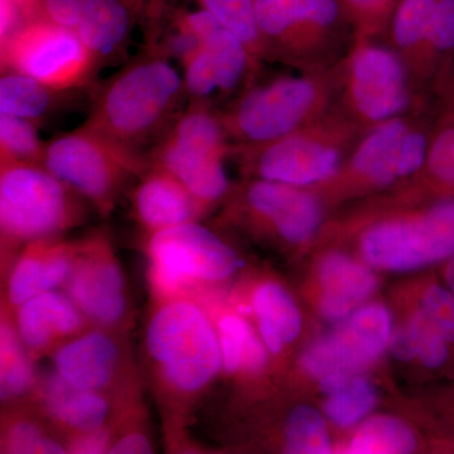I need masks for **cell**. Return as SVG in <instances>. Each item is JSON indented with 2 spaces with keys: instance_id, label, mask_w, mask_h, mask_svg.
Listing matches in <instances>:
<instances>
[{
  "instance_id": "cell-1",
  "label": "cell",
  "mask_w": 454,
  "mask_h": 454,
  "mask_svg": "<svg viewBox=\"0 0 454 454\" xmlns=\"http://www.w3.org/2000/svg\"><path fill=\"white\" fill-rule=\"evenodd\" d=\"M186 98L184 77L170 59L145 49L98 90L83 124L142 152L162 138Z\"/></svg>"
},
{
  "instance_id": "cell-2",
  "label": "cell",
  "mask_w": 454,
  "mask_h": 454,
  "mask_svg": "<svg viewBox=\"0 0 454 454\" xmlns=\"http://www.w3.org/2000/svg\"><path fill=\"white\" fill-rule=\"evenodd\" d=\"M149 166L151 160L142 152L85 124L50 140L43 160L44 168L101 212L113 207L125 182Z\"/></svg>"
},
{
  "instance_id": "cell-3",
  "label": "cell",
  "mask_w": 454,
  "mask_h": 454,
  "mask_svg": "<svg viewBox=\"0 0 454 454\" xmlns=\"http://www.w3.org/2000/svg\"><path fill=\"white\" fill-rule=\"evenodd\" d=\"M146 349L164 380L182 393H197L223 366L219 333L195 303L160 307L146 328Z\"/></svg>"
},
{
  "instance_id": "cell-4",
  "label": "cell",
  "mask_w": 454,
  "mask_h": 454,
  "mask_svg": "<svg viewBox=\"0 0 454 454\" xmlns=\"http://www.w3.org/2000/svg\"><path fill=\"white\" fill-rule=\"evenodd\" d=\"M229 137L211 106L190 104L154 145L151 162L163 167L207 207L229 190Z\"/></svg>"
},
{
  "instance_id": "cell-5",
  "label": "cell",
  "mask_w": 454,
  "mask_h": 454,
  "mask_svg": "<svg viewBox=\"0 0 454 454\" xmlns=\"http://www.w3.org/2000/svg\"><path fill=\"white\" fill-rule=\"evenodd\" d=\"M76 193L42 164H2L0 225L17 241L59 234L80 217Z\"/></svg>"
},
{
  "instance_id": "cell-6",
  "label": "cell",
  "mask_w": 454,
  "mask_h": 454,
  "mask_svg": "<svg viewBox=\"0 0 454 454\" xmlns=\"http://www.w3.org/2000/svg\"><path fill=\"white\" fill-rule=\"evenodd\" d=\"M321 91L309 77H279L252 86L219 114L229 139L265 145L301 129L316 112Z\"/></svg>"
},
{
  "instance_id": "cell-7",
  "label": "cell",
  "mask_w": 454,
  "mask_h": 454,
  "mask_svg": "<svg viewBox=\"0 0 454 454\" xmlns=\"http://www.w3.org/2000/svg\"><path fill=\"white\" fill-rule=\"evenodd\" d=\"M100 64L74 32L38 20L2 42V71L31 76L57 90H82Z\"/></svg>"
},
{
  "instance_id": "cell-8",
  "label": "cell",
  "mask_w": 454,
  "mask_h": 454,
  "mask_svg": "<svg viewBox=\"0 0 454 454\" xmlns=\"http://www.w3.org/2000/svg\"><path fill=\"white\" fill-rule=\"evenodd\" d=\"M367 262L389 270H411L446 262L454 254V196H439L411 219L387 221L363 239Z\"/></svg>"
},
{
  "instance_id": "cell-9",
  "label": "cell",
  "mask_w": 454,
  "mask_h": 454,
  "mask_svg": "<svg viewBox=\"0 0 454 454\" xmlns=\"http://www.w3.org/2000/svg\"><path fill=\"white\" fill-rule=\"evenodd\" d=\"M148 252L158 286L166 291L226 279L241 267L234 250L197 221L154 232Z\"/></svg>"
},
{
  "instance_id": "cell-10",
  "label": "cell",
  "mask_w": 454,
  "mask_h": 454,
  "mask_svg": "<svg viewBox=\"0 0 454 454\" xmlns=\"http://www.w3.org/2000/svg\"><path fill=\"white\" fill-rule=\"evenodd\" d=\"M389 340V312L381 304H370L339 331L316 340L304 352L301 365L318 379L333 373L356 375L381 356Z\"/></svg>"
},
{
  "instance_id": "cell-11",
  "label": "cell",
  "mask_w": 454,
  "mask_h": 454,
  "mask_svg": "<svg viewBox=\"0 0 454 454\" xmlns=\"http://www.w3.org/2000/svg\"><path fill=\"white\" fill-rule=\"evenodd\" d=\"M324 134L300 129L265 145L245 146L260 179L301 187L330 178L339 169L340 151Z\"/></svg>"
},
{
  "instance_id": "cell-12",
  "label": "cell",
  "mask_w": 454,
  "mask_h": 454,
  "mask_svg": "<svg viewBox=\"0 0 454 454\" xmlns=\"http://www.w3.org/2000/svg\"><path fill=\"white\" fill-rule=\"evenodd\" d=\"M349 97L356 112L372 122L397 118L409 100L404 65L391 51L358 47L349 61Z\"/></svg>"
},
{
  "instance_id": "cell-13",
  "label": "cell",
  "mask_w": 454,
  "mask_h": 454,
  "mask_svg": "<svg viewBox=\"0 0 454 454\" xmlns=\"http://www.w3.org/2000/svg\"><path fill=\"white\" fill-rule=\"evenodd\" d=\"M42 14L74 32L100 65L124 52L136 23L122 0H42Z\"/></svg>"
},
{
  "instance_id": "cell-14",
  "label": "cell",
  "mask_w": 454,
  "mask_h": 454,
  "mask_svg": "<svg viewBox=\"0 0 454 454\" xmlns=\"http://www.w3.org/2000/svg\"><path fill=\"white\" fill-rule=\"evenodd\" d=\"M432 136L400 118L380 122L358 145L352 167L376 186H387L426 166Z\"/></svg>"
},
{
  "instance_id": "cell-15",
  "label": "cell",
  "mask_w": 454,
  "mask_h": 454,
  "mask_svg": "<svg viewBox=\"0 0 454 454\" xmlns=\"http://www.w3.org/2000/svg\"><path fill=\"white\" fill-rule=\"evenodd\" d=\"M67 289L83 315L98 324L115 325L127 312L124 276L106 249L91 250L73 264Z\"/></svg>"
},
{
  "instance_id": "cell-16",
  "label": "cell",
  "mask_w": 454,
  "mask_h": 454,
  "mask_svg": "<svg viewBox=\"0 0 454 454\" xmlns=\"http://www.w3.org/2000/svg\"><path fill=\"white\" fill-rule=\"evenodd\" d=\"M262 55H288L303 33L325 31L339 20L340 0H255Z\"/></svg>"
},
{
  "instance_id": "cell-17",
  "label": "cell",
  "mask_w": 454,
  "mask_h": 454,
  "mask_svg": "<svg viewBox=\"0 0 454 454\" xmlns=\"http://www.w3.org/2000/svg\"><path fill=\"white\" fill-rule=\"evenodd\" d=\"M245 202L256 217L291 243L309 240L321 223L319 202L300 187L259 179L247 187Z\"/></svg>"
},
{
  "instance_id": "cell-18",
  "label": "cell",
  "mask_w": 454,
  "mask_h": 454,
  "mask_svg": "<svg viewBox=\"0 0 454 454\" xmlns=\"http://www.w3.org/2000/svg\"><path fill=\"white\" fill-rule=\"evenodd\" d=\"M137 219L149 231L193 223L205 207L175 176L151 162L133 193Z\"/></svg>"
},
{
  "instance_id": "cell-19",
  "label": "cell",
  "mask_w": 454,
  "mask_h": 454,
  "mask_svg": "<svg viewBox=\"0 0 454 454\" xmlns=\"http://www.w3.org/2000/svg\"><path fill=\"white\" fill-rule=\"evenodd\" d=\"M56 373L79 389L98 391L113 380L119 348L106 333L92 331L68 340L53 357Z\"/></svg>"
},
{
  "instance_id": "cell-20",
  "label": "cell",
  "mask_w": 454,
  "mask_h": 454,
  "mask_svg": "<svg viewBox=\"0 0 454 454\" xmlns=\"http://www.w3.org/2000/svg\"><path fill=\"white\" fill-rule=\"evenodd\" d=\"M82 315L67 295L42 293L18 307L17 331L27 348L42 351L56 340L79 333Z\"/></svg>"
},
{
  "instance_id": "cell-21",
  "label": "cell",
  "mask_w": 454,
  "mask_h": 454,
  "mask_svg": "<svg viewBox=\"0 0 454 454\" xmlns=\"http://www.w3.org/2000/svg\"><path fill=\"white\" fill-rule=\"evenodd\" d=\"M321 310L327 318H345L375 291V276L342 254H330L319 265Z\"/></svg>"
},
{
  "instance_id": "cell-22",
  "label": "cell",
  "mask_w": 454,
  "mask_h": 454,
  "mask_svg": "<svg viewBox=\"0 0 454 454\" xmlns=\"http://www.w3.org/2000/svg\"><path fill=\"white\" fill-rule=\"evenodd\" d=\"M73 264L70 252L59 247L20 259L9 278L8 300L12 306L18 309L35 295L55 291L67 280Z\"/></svg>"
},
{
  "instance_id": "cell-23",
  "label": "cell",
  "mask_w": 454,
  "mask_h": 454,
  "mask_svg": "<svg viewBox=\"0 0 454 454\" xmlns=\"http://www.w3.org/2000/svg\"><path fill=\"white\" fill-rule=\"evenodd\" d=\"M44 405L53 419L80 433L100 429L109 411L98 391L74 387L57 373L44 387Z\"/></svg>"
},
{
  "instance_id": "cell-24",
  "label": "cell",
  "mask_w": 454,
  "mask_h": 454,
  "mask_svg": "<svg viewBox=\"0 0 454 454\" xmlns=\"http://www.w3.org/2000/svg\"><path fill=\"white\" fill-rule=\"evenodd\" d=\"M79 90H57L27 74L3 71L0 79V114L18 116L37 124L66 104Z\"/></svg>"
},
{
  "instance_id": "cell-25",
  "label": "cell",
  "mask_w": 454,
  "mask_h": 454,
  "mask_svg": "<svg viewBox=\"0 0 454 454\" xmlns=\"http://www.w3.org/2000/svg\"><path fill=\"white\" fill-rule=\"evenodd\" d=\"M391 349L399 360L418 358L430 370L446 369L454 356L453 343L419 307L408 324L397 331Z\"/></svg>"
},
{
  "instance_id": "cell-26",
  "label": "cell",
  "mask_w": 454,
  "mask_h": 454,
  "mask_svg": "<svg viewBox=\"0 0 454 454\" xmlns=\"http://www.w3.org/2000/svg\"><path fill=\"white\" fill-rule=\"evenodd\" d=\"M260 333L269 351L277 354L284 345L297 339L301 317L289 293L276 283L260 286L254 297Z\"/></svg>"
},
{
  "instance_id": "cell-27",
  "label": "cell",
  "mask_w": 454,
  "mask_h": 454,
  "mask_svg": "<svg viewBox=\"0 0 454 454\" xmlns=\"http://www.w3.org/2000/svg\"><path fill=\"white\" fill-rule=\"evenodd\" d=\"M321 387L328 394L325 413L337 427H352L360 422L376 404L375 389L366 379L348 373H333L321 379Z\"/></svg>"
},
{
  "instance_id": "cell-28",
  "label": "cell",
  "mask_w": 454,
  "mask_h": 454,
  "mask_svg": "<svg viewBox=\"0 0 454 454\" xmlns=\"http://www.w3.org/2000/svg\"><path fill=\"white\" fill-rule=\"evenodd\" d=\"M223 366L226 372H256L267 364V346L260 342L252 327L238 316H226L219 322Z\"/></svg>"
},
{
  "instance_id": "cell-29",
  "label": "cell",
  "mask_w": 454,
  "mask_h": 454,
  "mask_svg": "<svg viewBox=\"0 0 454 454\" xmlns=\"http://www.w3.org/2000/svg\"><path fill=\"white\" fill-rule=\"evenodd\" d=\"M413 430L402 420L390 417H376L364 424L352 441L349 452L411 453L417 448Z\"/></svg>"
},
{
  "instance_id": "cell-30",
  "label": "cell",
  "mask_w": 454,
  "mask_h": 454,
  "mask_svg": "<svg viewBox=\"0 0 454 454\" xmlns=\"http://www.w3.org/2000/svg\"><path fill=\"white\" fill-rule=\"evenodd\" d=\"M46 145L38 136L35 122L0 114L2 164L28 163L43 166Z\"/></svg>"
},
{
  "instance_id": "cell-31",
  "label": "cell",
  "mask_w": 454,
  "mask_h": 454,
  "mask_svg": "<svg viewBox=\"0 0 454 454\" xmlns=\"http://www.w3.org/2000/svg\"><path fill=\"white\" fill-rule=\"evenodd\" d=\"M33 369L27 356L26 345L18 331L2 325V370L0 394L3 400L16 399L31 387Z\"/></svg>"
},
{
  "instance_id": "cell-32",
  "label": "cell",
  "mask_w": 454,
  "mask_h": 454,
  "mask_svg": "<svg viewBox=\"0 0 454 454\" xmlns=\"http://www.w3.org/2000/svg\"><path fill=\"white\" fill-rule=\"evenodd\" d=\"M420 52L438 80L454 56V0H437Z\"/></svg>"
},
{
  "instance_id": "cell-33",
  "label": "cell",
  "mask_w": 454,
  "mask_h": 454,
  "mask_svg": "<svg viewBox=\"0 0 454 454\" xmlns=\"http://www.w3.org/2000/svg\"><path fill=\"white\" fill-rule=\"evenodd\" d=\"M286 450L288 453L331 452L327 426L318 411L307 405L292 411L286 422Z\"/></svg>"
},
{
  "instance_id": "cell-34",
  "label": "cell",
  "mask_w": 454,
  "mask_h": 454,
  "mask_svg": "<svg viewBox=\"0 0 454 454\" xmlns=\"http://www.w3.org/2000/svg\"><path fill=\"white\" fill-rule=\"evenodd\" d=\"M437 0H400L393 20V35L404 50H422Z\"/></svg>"
},
{
  "instance_id": "cell-35",
  "label": "cell",
  "mask_w": 454,
  "mask_h": 454,
  "mask_svg": "<svg viewBox=\"0 0 454 454\" xmlns=\"http://www.w3.org/2000/svg\"><path fill=\"white\" fill-rule=\"evenodd\" d=\"M424 167L442 191L441 196H454V122H438Z\"/></svg>"
},
{
  "instance_id": "cell-36",
  "label": "cell",
  "mask_w": 454,
  "mask_h": 454,
  "mask_svg": "<svg viewBox=\"0 0 454 454\" xmlns=\"http://www.w3.org/2000/svg\"><path fill=\"white\" fill-rule=\"evenodd\" d=\"M5 448L11 453H65L66 448L55 439L46 437L31 422H18L9 429Z\"/></svg>"
},
{
  "instance_id": "cell-37",
  "label": "cell",
  "mask_w": 454,
  "mask_h": 454,
  "mask_svg": "<svg viewBox=\"0 0 454 454\" xmlns=\"http://www.w3.org/2000/svg\"><path fill=\"white\" fill-rule=\"evenodd\" d=\"M38 20H43L42 0H2V42Z\"/></svg>"
},
{
  "instance_id": "cell-38",
  "label": "cell",
  "mask_w": 454,
  "mask_h": 454,
  "mask_svg": "<svg viewBox=\"0 0 454 454\" xmlns=\"http://www.w3.org/2000/svg\"><path fill=\"white\" fill-rule=\"evenodd\" d=\"M441 95L439 122H454V56L437 80Z\"/></svg>"
},
{
  "instance_id": "cell-39",
  "label": "cell",
  "mask_w": 454,
  "mask_h": 454,
  "mask_svg": "<svg viewBox=\"0 0 454 454\" xmlns=\"http://www.w3.org/2000/svg\"><path fill=\"white\" fill-rule=\"evenodd\" d=\"M107 435L100 429L92 432L82 433L76 441L70 446V452L73 453H104L109 452L110 446H107Z\"/></svg>"
},
{
  "instance_id": "cell-40",
  "label": "cell",
  "mask_w": 454,
  "mask_h": 454,
  "mask_svg": "<svg viewBox=\"0 0 454 454\" xmlns=\"http://www.w3.org/2000/svg\"><path fill=\"white\" fill-rule=\"evenodd\" d=\"M109 453H153V447L145 435L131 433L110 446Z\"/></svg>"
},
{
  "instance_id": "cell-41",
  "label": "cell",
  "mask_w": 454,
  "mask_h": 454,
  "mask_svg": "<svg viewBox=\"0 0 454 454\" xmlns=\"http://www.w3.org/2000/svg\"><path fill=\"white\" fill-rule=\"evenodd\" d=\"M345 2L357 13L381 14L389 5L390 0H345Z\"/></svg>"
},
{
  "instance_id": "cell-42",
  "label": "cell",
  "mask_w": 454,
  "mask_h": 454,
  "mask_svg": "<svg viewBox=\"0 0 454 454\" xmlns=\"http://www.w3.org/2000/svg\"><path fill=\"white\" fill-rule=\"evenodd\" d=\"M122 2L129 8L131 16L134 17L137 22V20H143L152 0H122Z\"/></svg>"
},
{
  "instance_id": "cell-43",
  "label": "cell",
  "mask_w": 454,
  "mask_h": 454,
  "mask_svg": "<svg viewBox=\"0 0 454 454\" xmlns=\"http://www.w3.org/2000/svg\"><path fill=\"white\" fill-rule=\"evenodd\" d=\"M444 280L446 286L454 294V254L450 259L446 260V267H444Z\"/></svg>"
}]
</instances>
